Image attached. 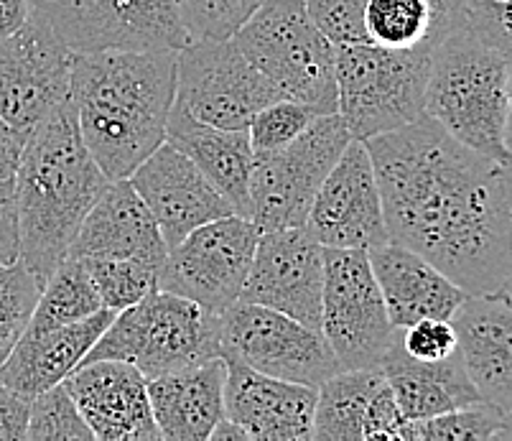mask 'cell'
I'll return each mask as SVG.
<instances>
[{
    "label": "cell",
    "mask_w": 512,
    "mask_h": 441,
    "mask_svg": "<svg viewBox=\"0 0 512 441\" xmlns=\"http://www.w3.org/2000/svg\"><path fill=\"white\" fill-rule=\"evenodd\" d=\"M222 357V319L186 296L158 289L120 309L85 362L123 360L146 380Z\"/></svg>",
    "instance_id": "5"
},
{
    "label": "cell",
    "mask_w": 512,
    "mask_h": 441,
    "mask_svg": "<svg viewBox=\"0 0 512 441\" xmlns=\"http://www.w3.org/2000/svg\"><path fill=\"white\" fill-rule=\"evenodd\" d=\"M18 258L44 286L110 179L82 141L72 102L31 131L16 176Z\"/></svg>",
    "instance_id": "3"
},
{
    "label": "cell",
    "mask_w": 512,
    "mask_h": 441,
    "mask_svg": "<svg viewBox=\"0 0 512 441\" xmlns=\"http://www.w3.org/2000/svg\"><path fill=\"white\" fill-rule=\"evenodd\" d=\"M319 115L321 113H316L311 105H304V102L299 100H288V97H281V100L265 105L248 125L253 156L278 151V148L288 146V143L296 141Z\"/></svg>",
    "instance_id": "34"
},
{
    "label": "cell",
    "mask_w": 512,
    "mask_h": 441,
    "mask_svg": "<svg viewBox=\"0 0 512 441\" xmlns=\"http://www.w3.org/2000/svg\"><path fill=\"white\" fill-rule=\"evenodd\" d=\"M74 51L31 11L29 21L0 41V115L31 136L36 125L69 100Z\"/></svg>",
    "instance_id": "14"
},
{
    "label": "cell",
    "mask_w": 512,
    "mask_h": 441,
    "mask_svg": "<svg viewBox=\"0 0 512 441\" xmlns=\"http://www.w3.org/2000/svg\"><path fill=\"white\" fill-rule=\"evenodd\" d=\"M502 187H505V199H507V210H510L512 220V153L502 161Z\"/></svg>",
    "instance_id": "47"
},
{
    "label": "cell",
    "mask_w": 512,
    "mask_h": 441,
    "mask_svg": "<svg viewBox=\"0 0 512 441\" xmlns=\"http://www.w3.org/2000/svg\"><path fill=\"white\" fill-rule=\"evenodd\" d=\"M31 398L0 383V439H26Z\"/></svg>",
    "instance_id": "40"
},
{
    "label": "cell",
    "mask_w": 512,
    "mask_h": 441,
    "mask_svg": "<svg viewBox=\"0 0 512 441\" xmlns=\"http://www.w3.org/2000/svg\"><path fill=\"white\" fill-rule=\"evenodd\" d=\"M434 8L439 11V16L444 18L446 29L456 31L467 26V13L469 6H472V0H431Z\"/></svg>",
    "instance_id": "44"
},
{
    "label": "cell",
    "mask_w": 512,
    "mask_h": 441,
    "mask_svg": "<svg viewBox=\"0 0 512 441\" xmlns=\"http://www.w3.org/2000/svg\"><path fill=\"white\" fill-rule=\"evenodd\" d=\"M225 362V416L250 441L314 439L316 388L258 373L230 357Z\"/></svg>",
    "instance_id": "19"
},
{
    "label": "cell",
    "mask_w": 512,
    "mask_h": 441,
    "mask_svg": "<svg viewBox=\"0 0 512 441\" xmlns=\"http://www.w3.org/2000/svg\"><path fill=\"white\" fill-rule=\"evenodd\" d=\"M505 421V413L487 401L454 411L408 419L400 429V441H487L497 439Z\"/></svg>",
    "instance_id": "30"
},
{
    "label": "cell",
    "mask_w": 512,
    "mask_h": 441,
    "mask_svg": "<svg viewBox=\"0 0 512 441\" xmlns=\"http://www.w3.org/2000/svg\"><path fill=\"white\" fill-rule=\"evenodd\" d=\"M220 319L222 357L258 373L319 388L339 370L324 334L283 311L240 299Z\"/></svg>",
    "instance_id": "13"
},
{
    "label": "cell",
    "mask_w": 512,
    "mask_h": 441,
    "mask_svg": "<svg viewBox=\"0 0 512 441\" xmlns=\"http://www.w3.org/2000/svg\"><path fill=\"white\" fill-rule=\"evenodd\" d=\"M456 355L469 380L502 413L512 411V304L500 294H469L454 311Z\"/></svg>",
    "instance_id": "21"
},
{
    "label": "cell",
    "mask_w": 512,
    "mask_h": 441,
    "mask_svg": "<svg viewBox=\"0 0 512 441\" xmlns=\"http://www.w3.org/2000/svg\"><path fill=\"white\" fill-rule=\"evenodd\" d=\"M380 370L406 419H428L482 401L456 352L446 360H416L400 345V332Z\"/></svg>",
    "instance_id": "26"
},
{
    "label": "cell",
    "mask_w": 512,
    "mask_h": 441,
    "mask_svg": "<svg viewBox=\"0 0 512 441\" xmlns=\"http://www.w3.org/2000/svg\"><path fill=\"white\" fill-rule=\"evenodd\" d=\"M209 441H250L248 434L242 431V426H237L235 421H230L225 416V419L217 421V426L212 429V434H209Z\"/></svg>",
    "instance_id": "45"
},
{
    "label": "cell",
    "mask_w": 512,
    "mask_h": 441,
    "mask_svg": "<svg viewBox=\"0 0 512 441\" xmlns=\"http://www.w3.org/2000/svg\"><path fill=\"white\" fill-rule=\"evenodd\" d=\"M166 143L184 153L202 171L204 179L232 204L235 215L248 217L250 171H253V146H250L248 128L230 131V128L202 123L174 100L166 120Z\"/></svg>",
    "instance_id": "24"
},
{
    "label": "cell",
    "mask_w": 512,
    "mask_h": 441,
    "mask_svg": "<svg viewBox=\"0 0 512 441\" xmlns=\"http://www.w3.org/2000/svg\"><path fill=\"white\" fill-rule=\"evenodd\" d=\"M324 245L309 227L260 232L242 301L268 306L321 332Z\"/></svg>",
    "instance_id": "15"
},
{
    "label": "cell",
    "mask_w": 512,
    "mask_h": 441,
    "mask_svg": "<svg viewBox=\"0 0 512 441\" xmlns=\"http://www.w3.org/2000/svg\"><path fill=\"white\" fill-rule=\"evenodd\" d=\"M283 92L232 39H192L176 54V102L202 123L245 131Z\"/></svg>",
    "instance_id": "10"
},
{
    "label": "cell",
    "mask_w": 512,
    "mask_h": 441,
    "mask_svg": "<svg viewBox=\"0 0 512 441\" xmlns=\"http://www.w3.org/2000/svg\"><path fill=\"white\" fill-rule=\"evenodd\" d=\"M349 141L342 115L327 113L288 146L253 156L248 220L260 232L306 225L316 192Z\"/></svg>",
    "instance_id": "8"
},
{
    "label": "cell",
    "mask_w": 512,
    "mask_h": 441,
    "mask_svg": "<svg viewBox=\"0 0 512 441\" xmlns=\"http://www.w3.org/2000/svg\"><path fill=\"white\" fill-rule=\"evenodd\" d=\"M77 403L92 436L100 441H158L148 380L123 360H95L79 365L62 380Z\"/></svg>",
    "instance_id": "18"
},
{
    "label": "cell",
    "mask_w": 512,
    "mask_h": 441,
    "mask_svg": "<svg viewBox=\"0 0 512 441\" xmlns=\"http://www.w3.org/2000/svg\"><path fill=\"white\" fill-rule=\"evenodd\" d=\"M377 286L383 291L390 322L398 329L411 327L418 319H451L467 299V291L456 286L446 273L423 255L398 243H383L367 250Z\"/></svg>",
    "instance_id": "22"
},
{
    "label": "cell",
    "mask_w": 512,
    "mask_h": 441,
    "mask_svg": "<svg viewBox=\"0 0 512 441\" xmlns=\"http://www.w3.org/2000/svg\"><path fill=\"white\" fill-rule=\"evenodd\" d=\"M166 253L169 245L130 179H115L79 225L67 258H130L161 271Z\"/></svg>",
    "instance_id": "20"
},
{
    "label": "cell",
    "mask_w": 512,
    "mask_h": 441,
    "mask_svg": "<svg viewBox=\"0 0 512 441\" xmlns=\"http://www.w3.org/2000/svg\"><path fill=\"white\" fill-rule=\"evenodd\" d=\"M100 309L102 299L87 268L77 258H64L41 286L34 317H31L26 332L64 327V324L79 322Z\"/></svg>",
    "instance_id": "29"
},
{
    "label": "cell",
    "mask_w": 512,
    "mask_h": 441,
    "mask_svg": "<svg viewBox=\"0 0 512 441\" xmlns=\"http://www.w3.org/2000/svg\"><path fill=\"white\" fill-rule=\"evenodd\" d=\"M118 311L102 306L100 311L79 322L44 332H23L21 340L0 365V383L23 393L39 396L51 385H59L72 370L82 365L102 332L110 327Z\"/></svg>",
    "instance_id": "23"
},
{
    "label": "cell",
    "mask_w": 512,
    "mask_h": 441,
    "mask_svg": "<svg viewBox=\"0 0 512 441\" xmlns=\"http://www.w3.org/2000/svg\"><path fill=\"white\" fill-rule=\"evenodd\" d=\"M26 141H29V136H23L21 131H16V128L0 115V179H13V176H16Z\"/></svg>",
    "instance_id": "42"
},
{
    "label": "cell",
    "mask_w": 512,
    "mask_h": 441,
    "mask_svg": "<svg viewBox=\"0 0 512 441\" xmlns=\"http://www.w3.org/2000/svg\"><path fill=\"white\" fill-rule=\"evenodd\" d=\"M507 72L510 54L462 26L434 46L426 85L428 118L497 164L510 156L505 146Z\"/></svg>",
    "instance_id": "4"
},
{
    "label": "cell",
    "mask_w": 512,
    "mask_h": 441,
    "mask_svg": "<svg viewBox=\"0 0 512 441\" xmlns=\"http://www.w3.org/2000/svg\"><path fill=\"white\" fill-rule=\"evenodd\" d=\"M232 41L283 97L337 113V46L316 29L304 0H263Z\"/></svg>",
    "instance_id": "6"
},
{
    "label": "cell",
    "mask_w": 512,
    "mask_h": 441,
    "mask_svg": "<svg viewBox=\"0 0 512 441\" xmlns=\"http://www.w3.org/2000/svg\"><path fill=\"white\" fill-rule=\"evenodd\" d=\"M174 49L74 54L69 102L82 141L110 181L128 179L166 141L176 100Z\"/></svg>",
    "instance_id": "2"
},
{
    "label": "cell",
    "mask_w": 512,
    "mask_h": 441,
    "mask_svg": "<svg viewBox=\"0 0 512 441\" xmlns=\"http://www.w3.org/2000/svg\"><path fill=\"white\" fill-rule=\"evenodd\" d=\"M434 49H385L372 41L337 46V113L352 138L367 141L426 115Z\"/></svg>",
    "instance_id": "7"
},
{
    "label": "cell",
    "mask_w": 512,
    "mask_h": 441,
    "mask_svg": "<svg viewBox=\"0 0 512 441\" xmlns=\"http://www.w3.org/2000/svg\"><path fill=\"white\" fill-rule=\"evenodd\" d=\"M505 146L512 153V57L510 72H507V118H505Z\"/></svg>",
    "instance_id": "46"
},
{
    "label": "cell",
    "mask_w": 512,
    "mask_h": 441,
    "mask_svg": "<svg viewBox=\"0 0 512 441\" xmlns=\"http://www.w3.org/2000/svg\"><path fill=\"white\" fill-rule=\"evenodd\" d=\"M79 261V258H77ZM82 266L90 273L102 306L120 311L138 304L158 291V268L130 258H85Z\"/></svg>",
    "instance_id": "32"
},
{
    "label": "cell",
    "mask_w": 512,
    "mask_h": 441,
    "mask_svg": "<svg viewBox=\"0 0 512 441\" xmlns=\"http://www.w3.org/2000/svg\"><path fill=\"white\" fill-rule=\"evenodd\" d=\"M324 248L372 250L388 243L383 197L365 141L352 138L329 171L306 220Z\"/></svg>",
    "instance_id": "16"
},
{
    "label": "cell",
    "mask_w": 512,
    "mask_h": 441,
    "mask_svg": "<svg viewBox=\"0 0 512 441\" xmlns=\"http://www.w3.org/2000/svg\"><path fill=\"white\" fill-rule=\"evenodd\" d=\"M31 16V0H0V41L16 34Z\"/></svg>",
    "instance_id": "43"
},
{
    "label": "cell",
    "mask_w": 512,
    "mask_h": 441,
    "mask_svg": "<svg viewBox=\"0 0 512 441\" xmlns=\"http://www.w3.org/2000/svg\"><path fill=\"white\" fill-rule=\"evenodd\" d=\"M367 250L324 248L321 334L339 370L380 368L398 340Z\"/></svg>",
    "instance_id": "9"
},
{
    "label": "cell",
    "mask_w": 512,
    "mask_h": 441,
    "mask_svg": "<svg viewBox=\"0 0 512 441\" xmlns=\"http://www.w3.org/2000/svg\"><path fill=\"white\" fill-rule=\"evenodd\" d=\"M258 238V225L242 215H227L197 227L169 248L158 273V289L222 314L240 301Z\"/></svg>",
    "instance_id": "12"
},
{
    "label": "cell",
    "mask_w": 512,
    "mask_h": 441,
    "mask_svg": "<svg viewBox=\"0 0 512 441\" xmlns=\"http://www.w3.org/2000/svg\"><path fill=\"white\" fill-rule=\"evenodd\" d=\"M0 261H6V255H3V248H0Z\"/></svg>",
    "instance_id": "50"
},
{
    "label": "cell",
    "mask_w": 512,
    "mask_h": 441,
    "mask_svg": "<svg viewBox=\"0 0 512 441\" xmlns=\"http://www.w3.org/2000/svg\"><path fill=\"white\" fill-rule=\"evenodd\" d=\"M304 6L316 29L334 46L370 41L365 26L367 0H304Z\"/></svg>",
    "instance_id": "36"
},
{
    "label": "cell",
    "mask_w": 512,
    "mask_h": 441,
    "mask_svg": "<svg viewBox=\"0 0 512 441\" xmlns=\"http://www.w3.org/2000/svg\"><path fill=\"white\" fill-rule=\"evenodd\" d=\"M26 439L31 441H90L95 439L82 419L77 403L69 396L64 383L51 385L44 393L31 398L29 426H26Z\"/></svg>",
    "instance_id": "33"
},
{
    "label": "cell",
    "mask_w": 512,
    "mask_h": 441,
    "mask_svg": "<svg viewBox=\"0 0 512 441\" xmlns=\"http://www.w3.org/2000/svg\"><path fill=\"white\" fill-rule=\"evenodd\" d=\"M39 294L41 281L21 258L0 261V365L29 329Z\"/></svg>",
    "instance_id": "31"
},
{
    "label": "cell",
    "mask_w": 512,
    "mask_h": 441,
    "mask_svg": "<svg viewBox=\"0 0 512 441\" xmlns=\"http://www.w3.org/2000/svg\"><path fill=\"white\" fill-rule=\"evenodd\" d=\"M467 26L512 57V0H472Z\"/></svg>",
    "instance_id": "38"
},
{
    "label": "cell",
    "mask_w": 512,
    "mask_h": 441,
    "mask_svg": "<svg viewBox=\"0 0 512 441\" xmlns=\"http://www.w3.org/2000/svg\"><path fill=\"white\" fill-rule=\"evenodd\" d=\"M497 294L502 296V299H507L512 304V268H510V273H507V278H505V283H502V289L497 291Z\"/></svg>",
    "instance_id": "49"
},
{
    "label": "cell",
    "mask_w": 512,
    "mask_h": 441,
    "mask_svg": "<svg viewBox=\"0 0 512 441\" xmlns=\"http://www.w3.org/2000/svg\"><path fill=\"white\" fill-rule=\"evenodd\" d=\"M128 179L169 248L197 227L235 215L232 204L204 179L202 171L166 141Z\"/></svg>",
    "instance_id": "17"
},
{
    "label": "cell",
    "mask_w": 512,
    "mask_h": 441,
    "mask_svg": "<svg viewBox=\"0 0 512 441\" xmlns=\"http://www.w3.org/2000/svg\"><path fill=\"white\" fill-rule=\"evenodd\" d=\"M497 439L512 441V411L505 413V421H502V429H500V436H497Z\"/></svg>",
    "instance_id": "48"
},
{
    "label": "cell",
    "mask_w": 512,
    "mask_h": 441,
    "mask_svg": "<svg viewBox=\"0 0 512 441\" xmlns=\"http://www.w3.org/2000/svg\"><path fill=\"white\" fill-rule=\"evenodd\" d=\"M406 416L400 411L398 401H395L393 391H390V385L385 383L380 388V393L372 401L370 413H367L365 421V441H400V429L406 424Z\"/></svg>",
    "instance_id": "39"
},
{
    "label": "cell",
    "mask_w": 512,
    "mask_h": 441,
    "mask_svg": "<svg viewBox=\"0 0 512 441\" xmlns=\"http://www.w3.org/2000/svg\"><path fill=\"white\" fill-rule=\"evenodd\" d=\"M74 54L102 49H184L194 39L171 0H31Z\"/></svg>",
    "instance_id": "11"
},
{
    "label": "cell",
    "mask_w": 512,
    "mask_h": 441,
    "mask_svg": "<svg viewBox=\"0 0 512 441\" xmlns=\"http://www.w3.org/2000/svg\"><path fill=\"white\" fill-rule=\"evenodd\" d=\"M365 146L390 243L423 255L467 294H497L512 268L502 166L428 115Z\"/></svg>",
    "instance_id": "1"
},
{
    "label": "cell",
    "mask_w": 512,
    "mask_h": 441,
    "mask_svg": "<svg viewBox=\"0 0 512 441\" xmlns=\"http://www.w3.org/2000/svg\"><path fill=\"white\" fill-rule=\"evenodd\" d=\"M367 39L385 49H434L451 34L431 0H367Z\"/></svg>",
    "instance_id": "28"
},
{
    "label": "cell",
    "mask_w": 512,
    "mask_h": 441,
    "mask_svg": "<svg viewBox=\"0 0 512 441\" xmlns=\"http://www.w3.org/2000/svg\"><path fill=\"white\" fill-rule=\"evenodd\" d=\"M400 345L416 360H446L456 352V329L451 319H418L411 327L400 329Z\"/></svg>",
    "instance_id": "37"
},
{
    "label": "cell",
    "mask_w": 512,
    "mask_h": 441,
    "mask_svg": "<svg viewBox=\"0 0 512 441\" xmlns=\"http://www.w3.org/2000/svg\"><path fill=\"white\" fill-rule=\"evenodd\" d=\"M0 248L6 261L18 258V212H16V181L0 179Z\"/></svg>",
    "instance_id": "41"
},
{
    "label": "cell",
    "mask_w": 512,
    "mask_h": 441,
    "mask_svg": "<svg viewBox=\"0 0 512 441\" xmlns=\"http://www.w3.org/2000/svg\"><path fill=\"white\" fill-rule=\"evenodd\" d=\"M388 383L380 368L337 370L316 388L314 439L365 441V421L372 401Z\"/></svg>",
    "instance_id": "27"
},
{
    "label": "cell",
    "mask_w": 512,
    "mask_h": 441,
    "mask_svg": "<svg viewBox=\"0 0 512 441\" xmlns=\"http://www.w3.org/2000/svg\"><path fill=\"white\" fill-rule=\"evenodd\" d=\"M225 357L148 380L153 421L164 441H209L225 419Z\"/></svg>",
    "instance_id": "25"
},
{
    "label": "cell",
    "mask_w": 512,
    "mask_h": 441,
    "mask_svg": "<svg viewBox=\"0 0 512 441\" xmlns=\"http://www.w3.org/2000/svg\"><path fill=\"white\" fill-rule=\"evenodd\" d=\"M186 31L199 39H232L263 0H171Z\"/></svg>",
    "instance_id": "35"
}]
</instances>
